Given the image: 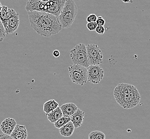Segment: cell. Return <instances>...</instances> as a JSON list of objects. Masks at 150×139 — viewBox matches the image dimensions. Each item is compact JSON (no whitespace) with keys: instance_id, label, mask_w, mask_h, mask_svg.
<instances>
[{"instance_id":"cell-19","label":"cell","mask_w":150,"mask_h":139,"mask_svg":"<svg viewBox=\"0 0 150 139\" xmlns=\"http://www.w3.org/2000/svg\"><path fill=\"white\" fill-rule=\"evenodd\" d=\"M69 121H71V117L63 116L58 121L54 123V126L58 129H59L61 127L69 123Z\"/></svg>"},{"instance_id":"cell-21","label":"cell","mask_w":150,"mask_h":139,"mask_svg":"<svg viewBox=\"0 0 150 139\" xmlns=\"http://www.w3.org/2000/svg\"><path fill=\"white\" fill-rule=\"evenodd\" d=\"M6 30L4 27H3V25L0 21V43L3 41L4 38L6 36Z\"/></svg>"},{"instance_id":"cell-9","label":"cell","mask_w":150,"mask_h":139,"mask_svg":"<svg viewBox=\"0 0 150 139\" xmlns=\"http://www.w3.org/2000/svg\"><path fill=\"white\" fill-rule=\"evenodd\" d=\"M65 0H52L47 1V11L48 13L52 15L58 17L65 4Z\"/></svg>"},{"instance_id":"cell-8","label":"cell","mask_w":150,"mask_h":139,"mask_svg":"<svg viewBox=\"0 0 150 139\" xmlns=\"http://www.w3.org/2000/svg\"><path fill=\"white\" fill-rule=\"evenodd\" d=\"M9 17L8 26L6 30V34L13 33L18 29L19 25V15L18 12L11 8L8 9Z\"/></svg>"},{"instance_id":"cell-16","label":"cell","mask_w":150,"mask_h":139,"mask_svg":"<svg viewBox=\"0 0 150 139\" xmlns=\"http://www.w3.org/2000/svg\"><path fill=\"white\" fill-rule=\"evenodd\" d=\"M47 116L49 121L52 124H54L63 117V113L60 107H58L54 110L47 114Z\"/></svg>"},{"instance_id":"cell-24","label":"cell","mask_w":150,"mask_h":139,"mask_svg":"<svg viewBox=\"0 0 150 139\" xmlns=\"http://www.w3.org/2000/svg\"><path fill=\"white\" fill-rule=\"evenodd\" d=\"M96 24L97 25V26H103L105 24V20L102 17L99 16L97 17V19L96 21Z\"/></svg>"},{"instance_id":"cell-1","label":"cell","mask_w":150,"mask_h":139,"mask_svg":"<svg viewBox=\"0 0 150 139\" xmlns=\"http://www.w3.org/2000/svg\"><path fill=\"white\" fill-rule=\"evenodd\" d=\"M30 26L37 33L50 37L58 33L62 30L58 17L45 12H28Z\"/></svg>"},{"instance_id":"cell-13","label":"cell","mask_w":150,"mask_h":139,"mask_svg":"<svg viewBox=\"0 0 150 139\" xmlns=\"http://www.w3.org/2000/svg\"><path fill=\"white\" fill-rule=\"evenodd\" d=\"M84 111L78 108L76 111L71 116V121L75 128H78L82 126L84 121Z\"/></svg>"},{"instance_id":"cell-14","label":"cell","mask_w":150,"mask_h":139,"mask_svg":"<svg viewBox=\"0 0 150 139\" xmlns=\"http://www.w3.org/2000/svg\"><path fill=\"white\" fill-rule=\"evenodd\" d=\"M63 116L71 117L72 115L78 109V107L74 103H67L63 104L60 107Z\"/></svg>"},{"instance_id":"cell-3","label":"cell","mask_w":150,"mask_h":139,"mask_svg":"<svg viewBox=\"0 0 150 139\" xmlns=\"http://www.w3.org/2000/svg\"><path fill=\"white\" fill-rule=\"evenodd\" d=\"M78 13V7L73 0H67L65 4L58 17V21L62 28H68L75 21Z\"/></svg>"},{"instance_id":"cell-17","label":"cell","mask_w":150,"mask_h":139,"mask_svg":"<svg viewBox=\"0 0 150 139\" xmlns=\"http://www.w3.org/2000/svg\"><path fill=\"white\" fill-rule=\"evenodd\" d=\"M59 107L58 103L54 100H51L46 102L43 105V111L47 115L54 109Z\"/></svg>"},{"instance_id":"cell-18","label":"cell","mask_w":150,"mask_h":139,"mask_svg":"<svg viewBox=\"0 0 150 139\" xmlns=\"http://www.w3.org/2000/svg\"><path fill=\"white\" fill-rule=\"evenodd\" d=\"M8 8L5 6H2V10L0 12V21L3 25V27L6 30L8 26V20L9 17Z\"/></svg>"},{"instance_id":"cell-4","label":"cell","mask_w":150,"mask_h":139,"mask_svg":"<svg viewBox=\"0 0 150 139\" xmlns=\"http://www.w3.org/2000/svg\"><path fill=\"white\" fill-rule=\"evenodd\" d=\"M70 57L73 64L81 65L87 69L90 66L88 59L86 46L83 43H80L71 49Z\"/></svg>"},{"instance_id":"cell-28","label":"cell","mask_w":150,"mask_h":139,"mask_svg":"<svg viewBox=\"0 0 150 139\" xmlns=\"http://www.w3.org/2000/svg\"><path fill=\"white\" fill-rule=\"evenodd\" d=\"M122 2H125V3H128V2L132 3V1H122Z\"/></svg>"},{"instance_id":"cell-20","label":"cell","mask_w":150,"mask_h":139,"mask_svg":"<svg viewBox=\"0 0 150 139\" xmlns=\"http://www.w3.org/2000/svg\"><path fill=\"white\" fill-rule=\"evenodd\" d=\"M105 134L100 131H93L89 134L88 139H105Z\"/></svg>"},{"instance_id":"cell-23","label":"cell","mask_w":150,"mask_h":139,"mask_svg":"<svg viewBox=\"0 0 150 139\" xmlns=\"http://www.w3.org/2000/svg\"><path fill=\"white\" fill-rule=\"evenodd\" d=\"M97 19V17L95 14H90L87 17V21L88 23H92V22H96Z\"/></svg>"},{"instance_id":"cell-12","label":"cell","mask_w":150,"mask_h":139,"mask_svg":"<svg viewBox=\"0 0 150 139\" xmlns=\"http://www.w3.org/2000/svg\"><path fill=\"white\" fill-rule=\"evenodd\" d=\"M10 136L13 139H27L28 133L26 127L17 124Z\"/></svg>"},{"instance_id":"cell-10","label":"cell","mask_w":150,"mask_h":139,"mask_svg":"<svg viewBox=\"0 0 150 139\" xmlns=\"http://www.w3.org/2000/svg\"><path fill=\"white\" fill-rule=\"evenodd\" d=\"M46 1L42 0H32L28 1L26 3L25 9L27 12L38 11L44 12Z\"/></svg>"},{"instance_id":"cell-6","label":"cell","mask_w":150,"mask_h":139,"mask_svg":"<svg viewBox=\"0 0 150 139\" xmlns=\"http://www.w3.org/2000/svg\"><path fill=\"white\" fill-rule=\"evenodd\" d=\"M89 65H99L103 62L102 52L96 44H89L86 46Z\"/></svg>"},{"instance_id":"cell-15","label":"cell","mask_w":150,"mask_h":139,"mask_svg":"<svg viewBox=\"0 0 150 139\" xmlns=\"http://www.w3.org/2000/svg\"><path fill=\"white\" fill-rule=\"evenodd\" d=\"M74 126L71 121H69L67 124L59 129V132L62 136L64 137H70L72 135L74 131Z\"/></svg>"},{"instance_id":"cell-27","label":"cell","mask_w":150,"mask_h":139,"mask_svg":"<svg viewBox=\"0 0 150 139\" xmlns=\"http://www.w3.org/2000/svg\"><path fill=\"white\" fill-rule=\"evenodd\" d=\"M52 54L54 57H58L60 56V52L58 50H54V51L53 52Z\"/></svg>"},{"instance_id":"cell-11","label":"cell","mask_w":150,"mask_h":139,"mask_svg":"<svg viewBox=\"0 0 150 139\" xmlns=\"http://www.w3.org/2000/svg\"><path fill=\"white\" fill-rule=\"evenodd\" d=\"M16 125L17 123L13 118H7L2 122L0 128L3 134L10 136Z\"/></svg>"},{"instance_id":"cell-29","label":"cell","mask_w":150,"mask_h":139,"mask_svg":"<svg viewBox=\"0 0 150 139\" xmlns=\"http://www.w3.org/2000/svg\"><path fill=\"white\" fill-rule=\"evenodd\" d=\"M2 4L1 3V2H0V12H1V10H2Z\"/></svg>"},{"instance_id":"cell-25","label":"cell","mask_w":150,"mask_h":139,"mask_svg":"<svg viewBox=\"0 0 150 139\" xmlns=\"http://www.w3.org/2000/svg\"><path fill=\"white\" fill-rule=\"evenodd\" d=\"M96 32L99 34H103L105 32V28L104 26H97V27H96Z\"/></svg>"},{"instance_id":"cell-2","label":"cell","mask_w":150,"mask_h":139,"mask_svg":"<svg viewBox=\"0 0 150 139\" xmlns=\"http://www.w3.org/2000/svg\"><path fill=\"white\" fill-rule=\"evenodd\" d=\"M113 96L117 104L124 109H130L138 105L141 96L134 85L121 83L115 87Z\"/></svg>"},{"instance_id":"cell-7","label":"cell","mask_w":150,"mask_h":139,"mask_svg":"<svg viewBox=\"0 0 150 139\" xmlns=\"http://www.w3.org/2000/svg\"><path fill=\"white\" fill-rule=\"evenodd\" d=\"M88 81L98 84L104 76V71L99 65H90L87 68Z\"/></svg>"},{"instance_id":"cell-5","label":"cell","mask_w":150,"mask_h":139,"mask_svg":"<svg viewBox=\"0 0 150 139\" xmlns=\"http://www.w3.org/2000/svg\"><path fill=\"white\" fill-rule=\"evenodd\" d=\"M69 78L75 84L83 86L88 82L87 68L73 64L69 67Z\"/></svg>"},{"instance_id":"cell-26","label":"cell","mask_w":150,"mask_h":139,"mask_svg":"<svg viewBox=\"0 0 150 139\" xmlns=\"http://www.w3.org/2000/svg\"><path fill=\"white\" fill-rule=\"evenodd\" d=\"M0 139H13L10 135H7L4 134H0Z\"/></svg>"},{"instance_id":"cell-22","label":"cell","mask_w":150,"mask_h":139,"mask_svg":"<svg viewBox=\"0 0 150 139\" xmlns=\"http://www.w3.org/2000/svg\"><path fill=\"white\" fill-rule=\"evenodd\" d=\"M97 27V25L96 24V22H92V23H88L87 24V28L90 30H95L96 27Z\"/></svg>"}]
</instances>
